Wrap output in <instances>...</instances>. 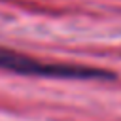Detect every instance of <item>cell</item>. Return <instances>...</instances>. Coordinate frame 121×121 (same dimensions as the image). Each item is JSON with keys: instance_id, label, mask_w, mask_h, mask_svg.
<instances>
[{"instance_id": "obj_1", "label": "cell", "mask_w": 121, "mask_h": 121, "mask_svg": "<svg viewBox=\"0 0 121 121\" xmlns=\"http://www.w3.org/2000/svg\"><path fill=\"white\" fill-rule=\"evenodd\" d=\"M0 70H8L23 76L40 78H62V79H113L115 74L104 68L83 66V64H64V62H45L26 55H19L9 49H0Z\"/></svg>"}]
</instances>
